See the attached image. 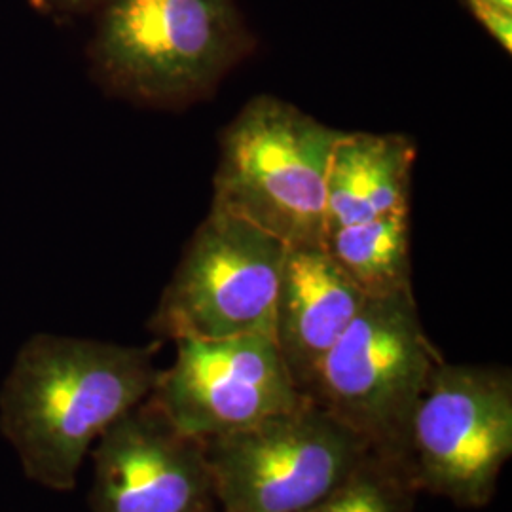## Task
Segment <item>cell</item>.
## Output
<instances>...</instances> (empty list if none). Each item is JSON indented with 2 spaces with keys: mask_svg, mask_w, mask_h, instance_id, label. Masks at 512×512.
Wrapping results in <instances>:
<instances>
[{
  "mask_svg": "<svg viewBox=\"0 0 512 512\" xmlns=\"http://www.w3.org/2000/svg\"><path fill=\"white\" fill-rule=\"evenodd\" d=\"M325 249L365 296L412 291L410 211L329 232Z\"/></svg>",
  "mask_w": 512,
  "mask_h": 512,
  "instance_id": "cell-12",
  "label": "cell"
},
{
  "mask_svg": "<svg viewBox=\"0 0 512 512\" xmlns=\"http://www.w3.org/2000/svg\"><path fill=\"white\" fill-rule=\"evenodd\" d=\"M416 495L399 459L370 452L338 488L302 512H410Z\"/></svg>",
  "mask_w": 512,
  "mask_h": 512,
  "instance_id": "cell-13",
  "label": "cell"
},
{
  "mask_svg": "<svg viewBox=\"0 0 512 512\" xmlns=\"http://www.w3.org/2000/svg\"><path fill=\"white\" fill-rule=\"evenodd\" d=\"M29 2H31V0H29Z\"/></svg>",
  "mask_w": 512,
  "mask_h": 512,
  "instance_id": "cell-16",
  "label": "cell"
},
{
  "mask_svg": "<svg viewBox=\"0 0 512 512\" xmlns=\"http://www.w3.org/2000/svg\"><path fill=\"white\" fill-rule=\"evenodd\" d=\"M92 512H207L217 507L205 442L143 401L90 452Z\"/></svg>",
  "mask_w": 512,
  "mask_h": 512,
  "instance_id": "cell-9",
  "label": "cell"
},
{
  "mask_svg": "<svg viewBox=\"0 0 512 512\" xmlns=\"http://www.w3.org/2000/svg\"><path fill=\"white\" fill-rule=\"evenodd\" d=\"M414 164L416 145L406 135L344 131L327 171V234L410 211Z\"/></svg>",
  "mask_w": 512,
  "mask_h": 512,
  "instance_id": "cell-11",
  "label": "cell"
},
{
  "mask_svg": "<svg viewBox=\"0 0 512 512\" xmlns=\"http://www.w3.org/2000/svg\"><path fill=\"white\" fill-rule=\"evenodd\" d=\"M440 361L421 327L414 291L366 296L304 395L370 452L401 461L408 421Z\"/></svg>",
  "mask_w": 512,
  "mask_h": 512,
  "instance_id": "cell-4",
  "label": "cell"
},
{
  "mask_svg": "<svg viewBox=\"0 0 512 512\" xmlns=\"http://www.w3.org/2000/svg\"><path fill=\"white\" fill-rule=\"evenodd\" d=\"M342 135L279 97H253L220 135L211 207L287 247L325 245L327 171Z\"/></svg>",
  "mask_w": 512,
  "mask_h": 512,
  "instance_id": "cell-3",
  "label": "cell"
},
{
  "mask_svg": "<svg viewBox=\"0 0 512 512\" xmlns=\"http://www.w3.org/2000/svg\"><path fill=\"white\" fill-rule=\"evenodd\" d=\"M95 10L93 76L137 105L200 99L255 44L236 0H101Z\"/></svg>",
  "mask_w": 512,
  "mask_h": 512,
  "instance_id": "cell-2",
  "label": "cell"
},
{
  "mask_svg": "<svg viewBox=\"0 0 512 512\" xmlns=\"http://www.w3.org/2000/svg\"><path fill=\"white\" fill-rule=\"evenodd\" d=\"M101 0H31V6L38 10H54L61 14H82L88 10H95Z\"/></svg>",
  "mask_w": 512,
  "mask_h": 512,
  "instance_id": "cell-14",
  "label": "cell"
},
{
  "mask_svg": "<svg viewBox=\"0 0 512 512\" xmlns=\"http://www.w3.org/2000/svg\"><path fill=\"white\" fill-rule=\"evenodd\" d=\"M158 348L48 332L19 348L0 385V433L31 482L73 490L99 437L147 401Z\"/></svg>",
  "mask_w": 512,
  "mask_h": 512,
  "instance_id": "cell-1",
  "label": "cell"
},
{
  "mask_svg": "<svg viewBox=\"0 0 512 512\" xmlns=\"http://www.w3.org/2000/svg\"><path fill=\"white\" fill-rule=\"evenodd\" d=\"M207 512H220V511H219V507H215V509H211V511H207Z\"/></svg>",
  "mask_w": 512,
  "mask_h": 512,
  "instance_id": "cell-15",
  "label": "cell"
},
{
  "mask_svg": "<svg viewBox=\"0 0 512 512\" xmlns=\"http://www.w3.org/2000/svg\"><path fill=\"white\" fill-rule=\"evenodd\" d=\"M287 245L247 220L209 211L184 249L148 330L160 340L274 338V308Z\"/></svg>",
  "mask_w": 512,
  "mask_h": 512,
  "instance_id": "cell-6",
  "label": "cell"
},
{
  "mask_svg": "<svg viewBox=\"0 0 512 512\" xmlns=\"http://www.w3.org/2000/svg\"><path fill=\"white\" fill-rule=\"evenodd\" d=\"M365 298L325 245L287 249L275 296L274 342L302 393Z\"/></svg>",
  "mask_w": 512,
  "mask_h": 512,
  "instance_id": "cell-10",
  "label": "cell"
},
{
  "mask_svg": "<svg viewBox=\"0 0 512 512\" xmlns=\"http://www.w3.org/2000/svg\"><path fill=\"white\" fill-rule=\"evenodd\" d=\"M175 348L173 365L158 372L148 401L194 439H217L308 399L270 336L188 338Z\"/></svg>",
  "mask_w": 512,
  "mask_h": 512,
  "instance_id": "cell-8",
  "label": "cell"
},
{
  "mask_svg": "<svg viewBox=\"0 0 512 512\" xmlns=\"http://www.w3.org/2000/svg\"><path fill=\"white\" fill-rule=\"evenodd\" d=\"M220 512H302L348 478L370 448L306 399L293 410L207 440Z\"/></svg>",
  "mask_w": 512,
  "mask_h": 512,
  "instance_id": "cell-7",
  "label": "cell"
},
{
  "mask_svg": "<svg viewBox=\"0 0 512 512\" xmlns=\"http://www.w3.org/2000/svg\"><path fill=\"white\" fill-rule=\"evenodd\" d=\"M511 456V370L440 361L406 427L401 463L414 490L486 507Z\"/></svg>",
  "mask_w": 512,
  "mask_h": 512,
  "instance_id": "cell-5",
  "label": "cell"
}]
</instances>
